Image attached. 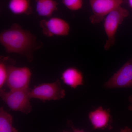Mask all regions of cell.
Returning <instances> with one entry per match:
<instances>
[{
    "instance_id": "6da1fadb",
    "label": "cell",
    "mask_w": 132,
    "mask_h": 132,
    "mask_svg": "<svg viewBox=\"0 0 132 132\" xmlns=\"http://www.w3.org/2000/svg\"><path fill=\"white\" fill-rule=\"evenodd\" d=\"M0 43L7 53L24 55L30 61L32 60L34 51L42 46L39 42L37 41L35 35L30 31L23 29L16 23L2 32Z\"/></svg>"
},
{
    "instance_id": "7a4b0ae2",
    "label": "cell",
    "mask_w": 132,
    "mask_h": 132,
    "mask_svg": "<svg viewBox=\"0 0 132 132\" xmlns=\"http://www.w3.org/2000/svg\"><path fill=\"white\" fill-rule=\"evenodd\" d=\"M31 89L28 88L21 90H10L6 92L1 89L0 95L2 100L5 102L10 109L19 111L25 114L31 112L32 106L30 104Z\"/></svg>"
},
{
    "instance_id": "3957f363",
    "label": "cell",
    "mask_w": 132,
    "mask_h": 132,
    "mask_svg": "<svg viewBox=\"0 0 132 132\" xmlns=\"http://www.w3.org/2000/svg\"><path fill=\"white\" fill-rule=\"evenodd\" d=\"M128 15V11L121 6L113 10L105 17L104 28L107 37L104 47L105 50H109L114 45L118 27Z\"/></svg>"
},
{
    "instance_id": "277c9868",
    "label": "cell",
    "mask_w": 132,
    "mask_h": 132,
    "mask_svg": "<svg viewBox=\"0 0 132 132\" xmlns=\"http://www.w3.org/2000/svg\"><path fill=\"white\" fill-rule=\"evenodd\" d=\"M30 95L31 98L39 99L45 101L63 98L65 96V93L58 80L52 83H42L36 86L31 89Z\"/></svg>"
},
{
    "instance_id": "5b68a950",
    "label": "cell",
    "mask_w": 132,
    "mask_h": 132,
    "mask_svg": "<svg viewBox=\"0 0 132 132\" xmlns=\"http://www.w3.org/2000/svg\"><path fill=\"white\" fill-rule=\"evenodd\" d=\"M14 63L9 66L6 86L10 90H21L29 88L32 73L27 67H17Z\"/></svg>"
},
{
    "instance_id": "8992f818",
    "label": "cell",
    "mask_w": 132,
    "mask_h": 132,
    "mask_svg": "<svg viewBox=\"0 0 132 132\" xmlns=\"http://www.w3.org/2000/svg\"><path fill=\"white\" fill-rule=\"evenodd\" d=\"M93 14L90 16V22L98 24L104 20L109 13L121 6L123 0H90Z\"/></svg>"
},
{
    "instance_id": "52a82bcc",
    "label": "cell",
    "mask_w": 132,
    "mask_h": 132,
    "mask_svg": "<svg viewBox=\"0 0 132 132\" xmlns=\"http://www.w3.org/2000/svg\"><path fill=\"white\" fill-rule=\"evenodd\" d=\"M108 88L132 87V58L126 62L105 83Z\"/></svg>"
},
{
    "instance_id": "ba28073f",
    "label": "cell",
    "mask_w": 132,
    "mask_h": 132,
    "mask_svg": "<svg viewBox=\"0 0 132 132\" xmlns=\"http://www.w3.org/2000/svg\"><path fill=\"white\" fill-rule=\"evenodd\" d=\"M40 26L43 34L47 37L54 36H66L69 34L70 27L67 22L59 17H51L42 20Z\"/></svg>"
},
{
    "instance_id": "9c48e42d",
    "label": "cell",
    "mask_w": 132,
    "mask_h": 132,
    "mask_svg": "<svg viewBox=\"0 0 132 132\" xmlns=\"http://www.w3.org/2000/svg\"><path fill=\"white\" fill-rule=\"evenodd\" d=\"M88 117L95 129L107 128L111 123L110 111L104 109L102 107L90 113Z\"/></svg>"
},
{
    "instance_id": "30bf717a",
    "label": "cell",
    "mask_w": 132,
    "mask_h": 132,
    "mask_svg": "<svg viewBox=\"0 0 132 132\" xmlns=\"http://www.w3.org/2000/svg\"><path fill=\"white\" fill-rule=\"evenodd\" d=\"M83 79L82 73L75 67L66 69L61 75V79L64 84L72 88L83 85Z\"/></svg>"
},
{
    "instance_id": "8fae6325",
    "label": "cell",
    "mask_w": 132,
    "mask_h": 132,
    "mask_svg": "<svg viewBox=\"0 0 132 132\" xmlns=\"http://www.w3.org/2000/svg\"><path fill=\"white\" fill-rule=\"evenodd\" d=\"M36 11L39 16L50 18L58 9V3L54 0H36Z\"/></svg>"
},
{
    "instance_id": "7c38bea8",
    "label": "cell",
    "mask_w": 132,
    "mask_h": 132,
    "mask_svg": "<svg viewBox=\"0 0 132 132\" xmlns=\"http://www.w3.org/2000/svg\"><path fill=\"white\" fill-rule=\"evenodd\" d=\"M31 0H10L8 7L10 12L15 15H29L32 13Z\"/></svg>"
},
{
    "instance_id": "4fadbf2b",
    "label": "cell",
    "mask_w": 132,
    "mask_h": 132,
    "mask_svg": "<svg viewBox=\"0 0 132 132\" xmlns=\"http://www.w3.org/2000/svg\"><path fill=\"white\" fill-rule=\"evenodd\" d=\"M13 117L2 107L0 108V132H16L17 130L13 126Z\"/></svg>"
},
{
    "instance_id": "5bb4252c",
    "label": "cell",
    "mask_w": 132,
    "mask_h": 132,
    "mask_svg": "<svg viewBox=\"0 0 132 132\" xmlns=\"http://www.w3.org/2000/svg\"><path fill=\"white\" fill-rule=\"evenodd\" d=\"M9 59L8 57H1L0 62V88H2L6 83L8 73L9 66L11 64H7Z\"/></svg>"
},
{
    "instance_id": "9a60e30c",
    "label": "cell",
    "mask_w": 132,
    "mask_h": 132,
    "mask_svg": "<svg viewBox=\"0 0 132 132\" xmlns=\"http://www.w3.org/2000/svg\"><path fill=\"white\" fill-rule=\"evenodd\" d=\"M62 3L69 10L75 11L80 9L83 5L82 0H62Z\"/></svg>"
},
{
    "instance_id": "2e32d148",
    "label": "cell",
    "mask_w": 132,
    "mask_h": 132,
    "mask_svg": "<svg viewBox=\"0 0 132 132\" xmlns=\"http://www.w3.org/2000/svg\"><path fill=\"white\" fill-rule=\"evenodd\" d=\"M129 101L130 105L128 107V109L130 111H132V95H130L129 97Z\"/></svg>"
},
{
    "instance_id": "e0dca14e",
    "label": "cell",
    "mask_w": 132,
    "mask_h": 132,
    "mask_svg": "<svg viewBox=\"0 0 132 132\" xmlns=\"http://www.w3.org/2000/svg\"><path fill=\"white\" fill-rule=\"evenodd\" d=\"M128 2L129 6L132 8V0H128Z\"/></svg>"
}]
</instances>
